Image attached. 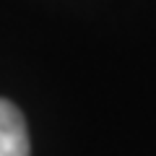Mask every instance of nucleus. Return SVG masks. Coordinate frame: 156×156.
Instances as JSON below:
<instances>
[{
	"label": "nucleus",
	"mask_w": 156,
	"mask_h": 156,
	"mask_svg": "<svg viewBox=\"0 0 156 156\" xmlns=\"http://www.w3.org/2000/svg\"><path fill=\"white\" fill-rule=\"evenodd\" d=\"M29 130L21 109L13 101L0 99V156H29Z\"/></svg>",
	"instance_id": "f257e3e1"
}]
</instances>
